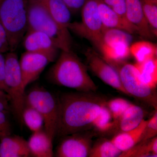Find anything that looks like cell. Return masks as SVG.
Segmentation results:
<instances>
[{
  "instance_id": "6da1fadb",
  "label": "cell",
  "mask_w": 157,
  "mask_h": 157,
  "mask_svg": "<svg viewBox=\"0 0 157 157\" xmlns=\"http://www.w3.org/2000/svg\"><path fill=\"white\" fill-rule=\"evenodd\" d=\"M94 92L64 93L59 97L56 136L64 137L92 128L94 121L107 101Z\"/></svg>"
},
{
  "instance_id": "7a4b0ae2",
  "label": "cell",
  "mask_w": 157,
  "mask_h": 157,
  "mask_svg": "<svg viewBox=\"0 0 157 157\" xmlns=\"http://www.w3.org/2000/svg\"><path fill=\"white\" fill-rule=\"evenodd\" d=\"M55 84L78 92H95L97 86L88 73L87 68L71 50L62 51L49 71Z\"/></svg>"
},
{
  "instance_id": "3957f363",
  "label": "cell",
  "mask_w": 157,
  "mask_h": 157,
  "mask_svg": "<svg viewBox=\"0 0 157 157\" xmlns=\"http://www.w3.org/2000/svg\"><path fill=\"white\" fill-rule=\"evenodd\" d=\"M27 30L39 31L48 35L61 51L71 50L70 30L59 25L53 19L43 0H28Z\"/></svg>"
},
{
  "instance_id": "277c9868",
  "label": "cell",
  "mask_w": 157,
  "mask_h": 157,
  "mask_svg": "<svg viewBox=\"0 0 157 157\" xmlns=\"http://www.w3.org/2000/svg\"><path fill=\"white\" fill-rule=\"evenodd\" d=\"M28 0H0V21L9 40L10 51L15 52L27 31Z\"/></svg>"
},
{
  "instance_id": "5b68a950",
  "label": "cell",
  "mask_w": 157,
  "mask_h": 157,
  "mask_svg": "<svg viewBox=\"0 0 157 157\" xmlns=\"http://www.w3.org/2000/svg\"><path fill=\"white\" fill-rule=\"evenodd\" d=\"M107 62L117 71L122 85L129 96L146 103L157 110L155 90L150 87L141 80L139 71L134 64L126 61Z\"/></svg>"
},
{
  "instance_id": "8992f818",
  "label": "cell",
  "mask_w": 157,
  "mask_h": 157,
  "mask_svg": "<svg viewBox=\"0 0 157 157\" xmlns=\"http://www.w3.org/2000/svg\"><path fill=\"white\" fill-rule=\"evenodd\" d=\"M81 11V21L70 23L68 29L88 40L100 51L104 44L105 27L99 14L97 1L86 0Z\"/></svg>"
},
{
  "instance_id": "52a82bcc",
  "label": "cell",
  "mask_w": 157,
  "mask_h": 157,
  "mask_svg": "<svg viewBox=\"0 0 157 157\" xmlns=\"http://www.w3.org/2000/svg\"><path fill=\"white\" fill-rule=\"evenodd\" d=\"M6 91L15 117L21 123L23 109L25 105V89L23 85L19 60L14 51L5 56Z\"/></svg>"
},
{
  "instance_id": "ba28073f",
  "label": "cell",
  "mask_w": 157,
  "mask_h": 157,
  "mask_svg": "<svg viewBox=\"0 0 157 157\" xmlns=\"http://www.w3.org/2000/svg\"><path fill=\"white\" fill-rule=\"evenodd\" d=\"M25 103L34 107L42 116L44 128L53 140L56 136L59 117L58 99L43 87H35L25 94Z\"/></svg>"
},
{
  "instance_id": "9c48e42d",
  "label": "cell",
  "mask_w": 157,
  "mask_h": 157,
  "mask_svg": "<svg viewBox=\"0 0 157 157\" xmlns=\"http://www.w3.org/2000/svg\"><path fill=\"white\" fill-rule=\"evenodd\" d=\"M85 55L88 67L95 76L118 91L129 96L122 85L117 71L101 55L91 48H88Z\"/></svg>"
},
{
  "instance_id": "30bf717a",
  "label": "cell",
  "mask_w": 157,
  "mask_h": 157,
  "mask_svg": "<svg viewBox=\"0 0 157 157\" xmlns=\"http://www.w3.org/2000/svg\"><path fill=\"white\" fill-rule=\"evenodd\" d=\"M89 131L64 136L56 149L57 157H87L93 145L94 133Z\"/></svg>"
},
{
  "instance_id": "8fae6325",
  "label": "cell",
  "mask_w": 157,
  "mask_h": 157,
  "mask_svg": "<svg viewBox=\"0 0 157 157\" xmlns=\"http://www.w3.org/2000/svg\"><path fill=\"white\" fill-rule=\"evenodd\" d=\"M55 60L45 54L25 51L19 60L23 85L25 89L35 81L46 66Z\"/></svg>"
},
{
  "instance_id": "7c38bea8",
  "label": "cell",
  "mask_w": 157,
  "mask_h": 157,
  "mask_svg": "<svg viewBox=\"0 0 157 157\" xmlns=\"http://www.w3.org/2000/svg\"><path fill=\"white\" fill-rule=\"evenodd\" d=\"M23 39L26 51L45 54L56 59L60 49L46 34L39 31L27 30Z\"/></svg>"
},
{
  "instance_id": "4fadbf2b",
  "label": "cell",
  "mask_w": 157,
  "mask_h": 157,
  "mask_svg": "<svg viewBox=\"0 0 157 157\" xmlns=\"http://www.w3.org/2000/svg\"><path fill=\"white\" fill-rule=\"evenodd\" d=\"M126 17L137 29L138 34L147 39L155 37L144 12L141 0H125Z\"/></svg>"
},
{
  "instance_id": "5bb4252c",
  "label": "cell",
  "mask_w": 157,
  "mask_h": 157,
  "mask_svg": "<svg viewBox=\"0 0 157 157\" xmlns=\"http://www.w3.org/2000/svg\"><path fill=\"white\" fill-rule=\"evenodd\" d=\"M101 21L105 28L115 29L130 34H138L137 29L128 21L110 9L101 0H96Z\"/></svg>"
},
{
  "instance_id": "9a60e30c",
  "label": "cell",
  "mask_w": 157,
  "mask_h": 157,
  "mask_svg": "<svg viewBox=\"0 0 157 157\" xmlns=\"http://www.w3.org/2000/svg\"><path fill=\"white\" fill-rule=\"evenodd\" d=\"M31 155L28 141L17 135L0 139V157H28Z\"/></svg>"
},
{
  "instance_id": "2e32d148",
  "label": "cell",
  "mask_w": 157,
  "mask_h": 157,
  "mask_svg": "<svg viewBox=\"0 0 157 157\" xmlns=\"http://www.w3.org/2000/svg\"><path fill=\"white\" fill-rule=\"evenodd\" d=\"M52 141L44 128L33 132L28 141L31 155L36 157H53Z\"/></svg>"
},
{
  "instance_id": "e0dca14e",
  "label": "cell",
  "mask_w": 157,
  "mask_h": 157,
  "mask_svg": "<svg viewBox=\"0 0 157 157\" xmlns=\"http://www.w3.org/2000/svg\"><path fill=\"white\" fill-rule=\"evenodd\" d=\"M145 113L140 106L132 104L122 116L115 121L112 132L116 130L119 132H127L137 128L144 120Z\"/></svg>"
},
{
  "instance_id": "ac0fdd59",
  "label": "cell",
  "mask_w": 157,
  "mask_h": 157,
  "mask_svg": "<svg viewBox=\"0 0 157 157\" xmlns=\"http://www.w3.org/2000/svg\"><path fill=\"white\" fill-rule=\"evenodd\" d=\"M147 120L142 121L137 128L130 131L118 133L111 140L122 152L126 151L140 142Z\"/></svg>"
},
{
  "instance_id": "d6986e66",
  "label": "cell",
  "mask_w": 157,
  "mask_h": 157,
  "mask_svg": "<svg viewBox=\"0 0 157 157\" xmlns=\"http://www.w3.org/2000/svg\"><path fill=\"white\" fill-rule=\"evenodd\" d=\"M50 15L61 27L67 29L72 12L63 0H43Z\"/></svg>"
},
{
  "instance_id": "ffe728a7",
  "label": "cell",
  "mask_w": 157,
  "mask_h": 157,
  "mask_svg": "<svg viewBox=\"0 0 157 157\" xmlns=\"http://www.w3.org/2000/svg\"><path fill=\"white\" fill-rule=\"evenodd\" d=\"M100 52L101 56L107 62L126 61L131 55L129 45L124 43L113 45L103 44Z\"/></svg>"
},
{
  "instance_id": "44dd1931",
  "label": "cell",
  "mask_w": 157,
  "mask_h": 157,
  "mask_svg": "<svg viewBox=\"0 0 157 157\" xmlns=\"http://www.w3.org/2000/svg\"><path fill=\"white\" fill-rule=\"evenodd\" d=\"M157 137L140 141L126 151L122 152L120 157L157 156Z\"/></svg>"
},
{
  "instance_id": "7402d4cb",
  "label": "cell",
  "mask_w": 157,
  "mask_h": 157,
  "mask_svg": "<svg viewBox=\"0 0 157 157\" xmlns=\"http://www.w3.org/2000/svg\"><path fill=\"white\" fill-rule=\"evenodd\" d=\"M140 73L141 80L152 89L157 85V59L154 58L134 64Z\"/></svg>"
},
{
  "instance_id": "603a6c76",
  "label": "cell",
  "mask_w": 157,
  "mask_h": 157,
  "mask_svg": "<svg viewBox=\"0 0 157 157\" xmlns=\"http://www.w3.org/2000/svg\"><path fill=\"white\" fill-rule=\"evenodd\" d=\"M130 53L137 63H142L157 57V45L148 41H140L133 43L130 47Z\"/></svg>"
},
{
  "instance_id": "cb8c5ba5",
  "label": "cell",
  "mask_w": 157,
  "mask_h": 157,
  "mask_svg": "<svg viewBox=\"0 0 157 157\" xmlns=\"http://www.w3.org/2000/svg\"><path fill=\"white\" fill-rule=\"evenodd\" d=\"M122 152L112 140L101 138L92 145L89 157H120Z\"/></svg>"
},
{
  "instance_id": "d4e9b609",
  "label": "cell",
  "mask_w": 157,
  "mask_h": 157,
  "mask_svg": "<svg viewBox=\"0 0 157 157\" xmlns=\"http://www.w3.org/2000/svg\"><path fill=\"white\" fill-rule=\"evenodd\" d=\"M115 124L106 103L101 107L100 113L94 121L92 128L100 134H106L112 132Z\"/></svg>"
},
{
  "instance_id": "484cf974",
  "label": "cell",
  "mask_w": 157,
  "mask_h": 157,
  "mask_svg": "<svg viewBox=\"0 0 157 157\" xmlns=\"http://www.w3.org/2000/svg\"><path fill=\"white\" fill-rule=\"evenodd\" d=\"M22 119L23 123L33 133L44 128V121L42 116L34 107L26 103L23 109Z\"/></svg>"
},
{
  "instance_id": "4316f807",
  "label": "cell",
  "mask_w": 157,
  "mask_h": 157,
  "mask_svg": "<svg viewBox=\"0 0 157 157\" xmlns=\"http://www.w3.org/2000/svg\"><path fill=\"white\" fill-rule=\"evenodd\" d=\"M131 34L115 29L104 28L103 34L104 44L107 45L124 43L130 45L132 41Z\"/></svg>"
},
{
  "instance_id": "83f0119b",
  "label": "cell",
  "mask_w": 157,
  "mask_h": 157,
  "mask_svg": "<svg viewBox=\"0 0 157 157\" xmlns=\"http://www.w3.org/2000/svg\"><path fill=\"white\" fill-rule=\"evenodd\" d=\"M144 12L155 36L157 35V0H141Z\"/></svg>"
},
{
  "instance_id": "f1b7e54d",
  "label": "cell",
  "mask_w": 157,
  "mask_h": 157,
  "mask_svg": "<svg viewBox=\"0 0 157 157\" xmlns=\"http://www.w3.org/2000/svg\"><path fill=\"white\" fill-rule=\"evenodd\" d=\"M132 104L126 99L122 98H114L106 102V106L115 121H117L122 116Z\"/></svg>"
},
{
  "instance_id": "f546056e",
  "label": "cell",
  "mask_w": 157,
  "mask_h": 157,
  "mask_svg": "<svg viewBox=\"0 0 157 157\" xmlns=\"http://www.w3.org/2000/svg\"><path fill=\"white\" fill-rule=\"evenodd\" d=\"M157 112L156 110L151 117L147 120L146 127L144 131L140 141L151 139L157 136Z\"/></svg>"
},
{
  "instance_id": "4dcf8cb0",
  "label": "cell",
  "mask_w": 157,
  "mask_h": 157,
  "mask_svg": "<svg viewBox=\"0 0 157 157\" xmlns=\"http://www.w3.org/2000/svg\"><path fill=\"white\" fill-rule=\"evenodd\" d=\"M101 1L121 16L126 18L125 14V0H101Z\"/></svg>"
},
{
  "instance_id": "1f68e13d",
  "label": "cell",
  "mask_w": 157,
  "mask_h": 157,
  "mask_svg": "<svg viewBox=\"0 0 157 157\" xmlns=\"http://www.w3.org/2000/svg\"><path fill=\"white\" fill-rule=\"evenodd\" d=\"M5 111L0 112V139L11 135V125Z\"/></svg>"
},
{
  "instance_id": "d6a6232c",
  "label": "cell",
  "mask_w": 157,
  "mask_h": 157,
  "mask_svg": "<svg viewBox=\"0 0 157 157\" xmlns=\"http://www.w3.org/2000/svg\"><path fill=\"white\" fill-rule=\"evenodd\" d=\"M9 51H10V47L7 33L0 21V53H6Z\"/></svg>"
},
{
  "instance_id": "836d02e7",
  "label": "cell",
  "mask_w": 157,
  "mask_h": 157,
  "mask_svg": "<svg viewBox=\"0 0 157 157\" xmlns=\"http://www.w3.org/2000/svg\"><path fill=\"white\" fill-rule=\"evenodd\" d=\"M0 90L6 92V63L5 56L0 53Z\"/></svg>"
},
{
  "instance_id": "e575fe53",
  "label": "cell",
  "mask_w": 157,
  "mask_h": 157,
  "mask_svg": "<svg viewBox=\"0 0 157 157\" xmlns=\"http://www.w3.org/2000/svg\"><path fill=\"white\" fill-rule=\"evenodd\" d=\"M67 6L72 13H76L80 11L86 0H63Z\"/></svg>"
},
{
  "instance_id": "d590c367",
  "label": "cell",
  "mask_w": 157,
  "mask_h": 157,
  "mask_svg": "<svg viewBox=\"0 0 157 157\" xmlns=\"http://www.w3.org/2000/svg\"><path fill=\"white\" fill-rule=\"evenodd\" d=\"M10 99L7 93L0 90V112L9 110Z\"/></svg>"
}]
</instances>
